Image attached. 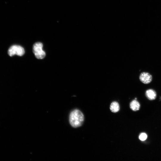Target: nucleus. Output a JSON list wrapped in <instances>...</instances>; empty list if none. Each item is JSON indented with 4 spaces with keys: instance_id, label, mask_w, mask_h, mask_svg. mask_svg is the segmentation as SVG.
<instances>
[{
    "instance_id": "nucleus-7",
    "label": "nucleus",
    "mask_w": 161,
    "mask_h": 161,
    "mask_svg": "<svg viewBox=\"0 0 161 161\" xmlns=\"http://www.w3.org/2000/svg\"><path fill=\"white\" fill-rule=\"evenodd\" d=\"M111 111L114 113L118 112L120 109V106L118 103L116 101L112 102L110 106Z\"/></svg>"
},
{
    "instance_id": "nucleus-4",
    "label": "nucleus",
    "mask_w": 161,
    "mask_h": 161,
    "mask_svg": "<svg viewBox=\"0 0 161 161\" xmlns=\"http://www.w3.org/2000/svg\"><path fill=\"white\" fill-rule=\"evenodd\" d=\"M139 79L143 83L147 84L150 83L152 81V76L149 73L143 72L140 75Z\"/></svg>"
},
{
    "instance_id": "nucleus-5",
    "label": "nucleus",
    "mask_w": 161,
    "mask_h": 161,
    "mask_svg": "<svg viewBox=\"0 0 161 161\" xmlns=\"http://www.w3.org/2000/svg\"><path fill=\"white\" fill-rule=\"evenodd\" d=\"M147 97L149 100H152L155 99L156 97V93L152 89L147 90L145 92Z\"/></svg>"
},
{
    "instance_id": "nucleus-6",
    "label": "nucleus",
    "mask_w": 161,
    "mask_h": 161,
    "mask_svg": "<svg viewBox=\"0 0 161 161\" xmlns=\"http://www.w3.org/2000/svg\"><path fill=\"white\" fill-rule=\"evenodd\" d=\"M140 106V104L139 102L135 99L132 100L130 103V108L134 111H136L139 110Z\"/></svg>"
},
{
    "instance_id": "nucleus-8",
    "label": "nucleus",
    "mask_w": 161,
    "mask_h": 161,
    "mask_svg": "<svg viewBox=\"0 0 161 161\" xmlns=\"http://www.w3.org/2000/svg\"><path fill=\"white\" fill-rule=\"evenodd\" d=\"M147 138V135L145 133H141L139 136V139L141 141H144Z\"/></svg>"
},
{
    "instance_id": "nucleus-1",
    "label": "nucleus",
    "mask_w": 161,
    "mask_h": 161,
    "mask_svg": "<svg viewBox=\"0 0 161 161\" xmlns=\"http://www.w3.org/2000/svg\"><path fill=\"white\" fill-rule=\"evenodd\" d=\"M84 120V115L79 110L75 109L71 112L69 116V122L71 126L77 128L80 126Z\"/></svg>"
},
{
    "instance_id": "nucleus-2",
    "label": "nucleus",
    "mask_w": 161,
    "mask_h": 161,
    "mask_svg": "<svg viewBox=\"0 0 161 161\" xmlns=\"http://www.w3.org/2000/svg\"><path fill=\"white\" fill-rule=\"evenodd\" d=\"M43 45L40 42L35 43L33 46V52L35 57L38 59L43 58L45 56V52L42 50Z\"/></svg>"
},
{
    "instance_id": "nucleus-3",
    "label": "nucleus",
    "mask_w": 161,
    "mask_h": 161,
    "mask_svg": "<svg viewBox=\"0 0 161 161\" xmlns=\"http://www.w3.org/2000/svg\"><path fill=\"white\" fill-rule=\"evenodd\" d=\"M24 52L23 48L18 45H13L11 46L8 50V54L10 56L15 55L21 56L24 54Z\"/></svg>"
}]
</instances>
